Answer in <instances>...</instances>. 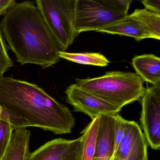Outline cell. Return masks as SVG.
I'll list each match as a JSON object with an SVG mask.
<instances>
[{
	"label": "cell",
	"instance_id": "cell-7",
	"mask_svg": "<svg viewBox=\"0 0 160 160\" xmlns=\"http://www.w3.org/2000/svg\"><path fill=\"white\" fill-rule=\"evenodd\" d=\"M65 92L66 102L72 106L75 111L88 115L92 120L101 115H116L121 110L76 84L68 87Z\"/></svg>",
	"mask_w": 160,
	"mask_h": 160
},
{
	"label": "cell",
	"instance_id": "cell-14",
	"mask_svg": "<svg viewBox=\"0 0 160 160\" xmlns=\"http://www.w3.org/2000/svg\"><path fill=\"white\" fill-rule=\"evenodd\" d=\"M99 124V117L92 120L82 132L81 160H93Z\"/></svg>",
	"mask_w": 160,
	"mask_h": 160
},
{
	"label": "cell",
	"instance_id": "cell-19",
	"mask_svg": "<svg viewBox=\"0 0 160 160\" xmlns=\"http://www.w3.org/2000/svg\"><path fill=\"white\" fill-rule=\"evenodd\" d=\"M0 119L10 122L15 130L18 128L29 127L26 120L11 113L0 105Z\"/></svg>",
	"mask_w": 160,
	"mask_h": 160
},
{
	"label": "cell",
	"instance_id": "cell-13",
	"mask_svg": "<svg viewBox=\"0 0 160 160\" xmlns=\"http://www.w3.org/2000/svg\"><path fill=\"white\" fill-rule=\"evenodd\" d=\"M30 131L27 128H18L13 131L5 153L2 160H28Z\"/></svg>",
	"mask_w": 160,
	"mask_h": 160
},
{
	"label": "cell",
	"instance_id": "cell-9",
	"mask_svg": "<svg viewBox=\"0 0 160 160\" xmlns=\"http://www.w3.org/2000/svg\"><path fill=\"white\" fill-rule=\"evenodd\" d=\"M81 145V137L73 140L53 139L31 153L28 160H66Z\"/></svg>",
	"mask_w": 160,
	"mask_h": 160
},
{
	"label": "cell",
	"instance_id": "cell-10",
	"mask_svg": "<svg viewBox=\"0 0 160 160\" xmlns=\"http://www.w3.org/2000/svg\"><path fill=\"white\" fill-rule=\"evenodd\" d=\"M115 115H101L95 143L93 160H111L115 134Z\"/></svg>",
	"mask_w": 160,
	"mask_h": 160
},
{
	"label": "cell",
	"instance_id": "cell-2",
	"mask_svg": "<svg viewBox=\"0 0 160 160\" xmlns=\"http://www.w3.org/2000/svg\"><path fill=\"white\" fill-rule=\"evenodd\" d=\"M0 105L26 120L29 127L55 134L70 133L75 124L67 107L37 85L12 77L0 78Z\"/></svg>",
	"mask_w": 160,
	"mask_h": 160
},
{
	"label": "cell",
	"instance_id": "cell-23",
	"mask_svg": "<svg viewBox=\"0 0 160 160\" xmlns=\"http://www.w3.org/2000/svg\"><path fill=\"white\" fill-rule=\"evenodd\" d=\"M17 3L15 0H0V16H4L7 11Z\"/></svg>",
	"mask_w": 160,
	"mask_h": 160
},
{
	"label": "cell",
	"instance_id": "cell-18",
	"mask_svg": "<svg viewBox=\"0 0 160 160\" xmlns=\"http://www.w3.org/2000/svg\"><path fill=\"white\" fill-rule=\"evenodd\" d=\"M6 45L0 28V78L3 77L4 74L14 65L8 55Z\"/></svg>",
	"mask_w": 160,
	"mask_h": 160
},
{
	"label": "cell",
	"instance_id": "cell-21",
	"mask_svg": "<svg viewBox=\"0 0 160 160\" xmlns=\"http://www.w3.org/2000/svg\"><path fill=\"white\" fill-rule=\"evenodd\" d=\"M100 2L110 10L127 15L132 0H100Z\"/></svg>",
	"mask_w": 160,
	"mask_h": 160
},
{
	"label": "cell",
	"instance_id": "cell-17",
	"mask_svg": "<svg viewBox=\"0 0 160 160\" xmlns=\"http://www.w3.org/2000/svg\"><path fill=\"white\" fill-rule=\"evenodd\" d=\"M14 128L8 122L0 119V160H2Z\"/></svg>",
	"mask_w": 160,
	"mask_h": 160
},
{
	"label": "cell",
	"instance_id": "cell-6",
	"mask_svg": "<svg viewBox=\"0 0 160 160\" xmlns=\"http://www.w3.org/2000/svg\"><path fill=\"white\" fill-rule=\"evenodd\" d=\"M141 123L150 147L160 148V86L148 87L142 97Z\"/></svg>",
	"mask_w": 160,
	"mask_h": 160
},
{
	"label": "cell",
	"instance_id": "cell-11",
	"mask_svg": "<svg viewBox=\"0 0 160 160\" xmlns=\"http://www.w3.org/2000/svg\"><path fill=\"white\" fill-rule=\"evenodd\" d=\"M97 32L129 36L138 42L144 39L152 38V35L146 29L143 25L132 14L127 15L123 18L111 25L101 28Z\"/></svg>",
	"mask_w": 160,
	"mask_h": 160
},
{
	"label": "cell",
	"instance_id": "cell-8",
	"mask_svg": "<svg viewBox=\"0 0 160 160\" xmlns=\"http://www.w3.org/2000/svg\"><path fill=\"white\" fill-rule=\"evenodd\" d=\"M147 152V141L139 125L135 122L126 120L115 160H148Z\"/></svg>",
	"mask_w": 160,
	"mask_h": 160
},
{
	"label": "cell",
	"instance_id": "cell-16",
	"mask_svg": "<svg viewBox=\"0 0 160 160\" xmlns=\"http://www.w3.org/2000/svg\"><path fill=\"white\" fill-rule=\"evenodd\" d=\"M152 35L153 39H160V15L146 9H136L132 14Z\"/></svg>",
	"mask_w": 160,
	"mask_h": 160
},
{
	"label": "cell",
	"instance_id": "cell-24",
	"mask_svg": "<svg viewBox=\"0 0 160 160\" xmlns=\"http://www.w3.org/2000/svg\"><path fill=\"white\" fill-rule=\"evenodd\" d=\"M82 146L66 160H81Z\"/></svg>",
	"mask_w": 160,
	"mask_h": 160
},
{
	"label": "cell",
	"instance_id": "cell-20",
	"mask_svg": "<svg viewBox=\"0 0 160 160\" xmlns=\"http://www.w3.org/2000/svg\"><path fill=\"white\" fill-rule=\"evenodd\" d=\"M125 121L126 120L124 119L118 114L115 115L114 150L111 160H115L116 157L117 151L123 136L125 128Z\"/></svg>",
	"mask_w": 160,
	"mask_h": 160
},
{
	"label": "cell",
	"instance_id": "cell-25",
	"mask_svg": "<svg viewBox=\"0 0 160 160\" xmlns=\"http://www.w3.org/2000/svg\"></svg>",
	"mask_w": 160,
	"mask_h": 160
},
{
	"label": "cell",
	"instance_id": "cell-4",
	"mask_svg": "<svg viewBox=\"0 0 160 160\" xmlns=\"http://www.w3.org/2000/svg\"><path fill=\"white\" fill-rule=\"evenodd\" d=\"M75 0H37L36 6L61 51H65L75 39Z\"/></svg>",
	"mask_w": 160,
	"mask_h": 160
},
{
	"label": "cell",
	"instance_id": "cell-5",
	"mask_svg": "<svg viewBox=\"0 0 160 160\" xmlns=\"http://www.w3.org/2000/svg\"><path fill=\"white\" fill-rule=\"evenodd\" d=\"M126 16L107 8L100 0H75L74 27L76 36L83 32H96Z\"/></svg>",
	"mask_w": 160,
	"mask_h": 160
},
{
	"label": "cell",
	"instance_id": "cell-3",
	"mask_svg": "<svg viewBox=\"0 0 160 160\" xmlns=\"http://www.w3.org/2000/svg\"><path fill=\"white\" fill-rule=\"evenodd\" d=\"M75 80L81 88L121 109L142 98L146 91L142 79L130 72H107L99 77Z\"/></svg>",
	"mask_w": 160,
	"mask_h": 160
},
{
	"label": "cell",
	"instance_id": "cell-12",
	"mask_svg": "<svg viewBox=\"0 0 160 160\" xmlns=\"http://www.w3.org/2000/svg\"><path fill=\"white\" fill-rule=\"evenodd\" d=\"M132 65L137 74L143 81L152 86H160V58L153 54L136 56Z\"/></svg>",
	"mask_w": 160,
	"mask_h": 160
},
{
	"label": "cell",
	"instance_id": "cell-1",
	"mask_svg": "<svg viewBox=\"0 0 160 160\" xmlns=\"http://www.w3.org/2000/svg\"><path fill=\"white\" fill-rule=\"evenodd\" d=\"M0 28L21 65L31 63L45 69L60 61L58 44L32 2L16 3L10 8Z\"/></svg>",
	"mask_w": 160,
	"mask_h": 160
},
{
	"label": "cell",
	"instance_id": "cell-22",
	"mask_svg": "<svg viewBox=\"0 0 160 160\" xmlns=\"http://www.w3.org/2000/svg\"><path fill=\"white\" fill-rule=\"evenodd\" d=\"M141 2L146 10L160 15V0H143Z\"/></svg>",
	"mask_w": 160,
	"mask_h": 160
},
{
	"label": "cell",
	"instance_id": "cell-15",
	"mask_svg": "<svg viewBox=\"0 0 160 160\" xmlns=\"http://www.w3.org/2000/svg\"><path fill=\"white\" fill-rule=\"evenodd\" d=\"M59 57L79 64L105 67L110 62L105 57L99 53H68L59 50Z\"/></svg>",
	"mask_w": 160,
	"mask_h": 160
}]
</instances>
